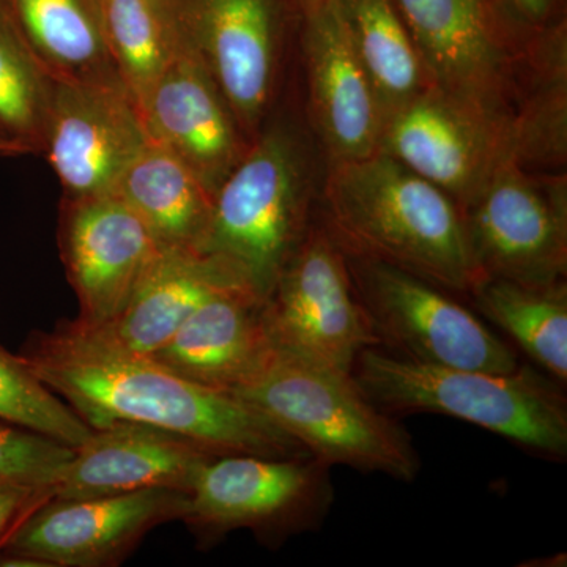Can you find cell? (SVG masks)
I'll use <instances>...</instances> for the list:
<instances>
[{"label":"cell","mask_w":567,"mask_h":567,"mask_svg":"<svg viewBox=\"0 0 567 567\" xmlns=\"http://www.w3.org/2000/svg\"><path fill=\"white\" fill-rule=\"evenodd\" d=\"M0 417L76 450L93 429L33 374L20 354L0 344Z\"/></svg>","instance_id":"cell-28"},{"label":"cell","mask_w":567,"mask_h":567,"mask_svg":"<svg viewBox=\"0 0 567 567\" xmlns=\"http://www.w3.org/2000/svg\"><path fill=\"white\" fill-rule=\"evenodd\" d=\"M379 151L464 208L511 156L506 126L429 87L383 122Z\"/></svg>","instance_id":"cell-13"},{"label":"cell","mask_w":567,"mask_h":567,"mask_svg":"<svg viewBox=\"0 0 567 567\" xmlns=\"http://www.w3.org/2000/svg\"><path fill=\"white\" fill-rule=\"evenodd\" d=\"M104 39L118 76L140 103L182 50L171 0H99Z\"/></svg>","instance_id":"cell-26"},{"label":"cell","mask_w":567,"mask_h":567,"mask_svg":"<svg viewBox=\"0 0 567 567\" xmlns=\"http://www.w3.org/2000/svg\"><path fill=\"white\" fill-rule=\"evenodd\" d=\"M31 155V152L24 147V145L18 144V142L9 140L0 133V156H21Z\"/></svg>","instance_id":"cell-32"},{"label":"cell","mask_w":567,"mask_h":567,"mask_svg":"<svg viewBox=\"0 0 567 567\" xmlns=\"http://www.w3.org/2000/svg\"><path fill=\"white\" fill-rule=\"evenodd\" d=\"M496 2L514 14L517 20L532 25L547 22L555 6V0H496Z\"/></svg>","instance_id":"cell-31"},{"label":"cell","mask_w":567,"mask_h":567,"mask_svg":"<svg viewBox=\"0 0 567 567\" xmlns=\"http://www.w3.org/2000/svg\"><path fill=\"white\" fill-rule=\"evenodd\" d=\"M74 456V447L0 417V487L51 496Z\"/></svg>","instance_id":"cell-29"},{"label":"cell","mask_w":567,"mask_h":567,"mask_svg":"<svg viewBox=\"0 0 567 567\" xmlns=\"http://www.w3.org/2000/svg\"><path fill=\"white\" fill-rule=\"evenodd\" d=\"M374 85L383 118L432 87L394 0H331Z\"/></svg>","instance_id":"cell-24"},{"label":"cell","mask_w":567,"mask_h":567,"mask_svg":"<svg viewBox=\"0 0 567 567\" xmlns=\"http://www.w3.org/2000/svg\"><path fill=\"white\" fill-rule=\"evenodd\" d=\"M305 17L311 110L331 163L374 155L385 118L333 2L324 0Z\"/></svg>","instance_id":"cell-19"},{"label":"cell","mask_w":567,"mask_h":567,"mask_svg":"<svg viewBox=\"0 0 567 567\" xmlns=\"http://www.w3.org/2000/svg\"><path fill=\"white\" fill-rule=\"evenodd\" d=\"M50 95L51 78L0 7V133L40 153Z\"/></svg>","instance_id":"cell-27"},{"label":"cell","mask_w":567,"mask_h":567,"mask_svg":"<svg viewBox=\"0 0 567 567\" xmlns=\"http://www.w3.org/2000/svg\"><path fill=\"white\" fill-rule=\"evenodd\" d=\"M462 213L481 278L522 284L565 281V175L540 174L507 158Z\"/></svg>","instance_id":"cell-7"},{"label":"cell","mask_w":567,"mask_h":567,"mask_svg":"<svg viewBox=\"0 0 567 567\" xmlns=\"http://www.w3.org/2000/svg\"><path fill=\"white\" fill-rule=\"evenodd\" d=\"M137 106L148 137L188 164L212 194L251 144L212 74L185 43Z\"/></svg>","instance_id":"cell-16"},{"label":"cell","mask_w":567,"mask_h":567,"mask_svg":"<svg viewBox=\"0 0 567 567\" xmlns=\"http://www.w3.org/2000/svg\"><path fill=\"white\" fill-rule=\"evenodd\" d=\"M275 347L265 301L244 286L204 301L151 358L197 385L234 393Z\"/></svg>","instance_id":"cell-20"},{"label":"cell","mask_w":567,"mask_h":567,"mask_svg":"<svg viewBox=\"0 0 567 567\" xmlns=\"http://www.w3.org/2000/svg\"><path fill=\"white\" fill-rule=\"evenodd\" d=\"M481 315L502 328L559 385L567 383V286L483 278L472 292Z\"/></svg>","instance_id":"cell-25"},{"label":"cell","mask_w":567,"mask_h":567,"mask_svg":"<svg viewBox=\"0 0 567 567\" xmlns=\"http://www.w3.org/2000/svg\"><path fill=\"white\" fill-rule=\"evenodd\" d=\"M432 87L511 134L518 61L496 0H394Z\"/></svg>","instance_id":"cell-9"},{"label":"cell","mask_w":567,"mask_h":567,"mask_svg":"<svg viewBox=\"0 0 567 567\" xmlns=\"http://www.w3.org/2000/svg\"><path fill=\"white\" fill-rule=\"evenodd\" d=\"M303 148L284 126L257 134L213 194L197 249L234 265L262 300L309 227Z\"/></svg>","instance_id":"cell-5"},{"label":"cell","mask_w":567,"mask_h":567,"mask_svg":"<svg viewBox=\"0 0 567 567\" xmlns=\"http://www.w3.org/2000/svg\"><path fill=\"white\" fill-rule=\"evenodd\" d=\"M275 344L352 375L360 353L380 347L354 290L344 249L324 226H311L265 300Z\"/></svg>","instance_id":"cell-8"},{"label":"cell","mask_w":567,"mask_h":567,"mask_svg":"<svg viewBox=\"0 0 567 567\" xmlns=\"http://www.w3.org/2000/svg\"><path fill=\"white\" fill-rule=\"evenodd\" d=\"M189 495L151 488L89 498H47L25 514L0 551L47 567L117 565L152 528L185 520Z\"/></svg>","instance_id":"cell-11"},{"label":"cell","mask_w":567,"mask_h":567,"mask_svg":"<svg viewBox=\"0 0 567 567\" xmlns=\"http://www.w3.org/2000/svg\"><path fill=\"white\" fill-rule=\"evenodd\" d=\"M162 249L147 224L115 194L69 200L62 252L80 303L73 323L96 328L121 315Z\"/></svg>","instance_id":"cell-15"},{"label":"cell","mask_w":567,"mask_h":567,"mask_svg":"<svg viewBox=\"0 0 567 567\" xmlns=\"http://www.w3.org/2000/svg\"><path fill=\"white\" fill-rule=\"evenodd\" d=\"M50 496L28 488L0 487V548L25 514Z\"/></svg>","instance_id":"cell-30"},{"label":"cell","mask_w":567,"mask_h":567,"mask_svg":"<svg viewBox=\"0 0 567 567\" xmlns=\"http://www.w3.org/2000/svg\"><path fill=\"white\" fill-rule=\"evenodd\" d=\"M354 383L386 412L439 413L480 425L540 456H567V406L558 385L527 364L487 372L421 363L380 347L354 361Z\"/></svg>","instance_id":"cell-3"},{"label":"cell","mask_w":567,"mask_h":567,"mask_svg":"<svg viewBox=\"0 0 567 567\" xmlns=\"http://www.w3.org/2000/svg\"><path fill=\"white\" fill-rule=\"evenodd\" d=\"M112 194L136 212L163 248H197L210 218L213 194L188 164L153 140L134 156Z\"/></svg>","instance_id":"cell-22"},{"label":"cell","mask_w":567,"mask_h":567,"mask_svg":"<svg viewBox=\"0 0 567 567\" xmlns=\"http://www.w3.org/2000/svg\"><path fill=\"white\" fill-rule=\"evenodd\" d=\"M0 7L51 81H122L99 0H0Z\"/></svg>","instance_id":"cell-21"},{"label":"cell","mask_w":567,"mask_h":567,"mask_svg":"<svg viewBox=\"0 0 567 567\" xmlns=\"http://www.w3.org/2000/svg\"><path fill=\"white\" fill-rule=\"evenodd\" d=\"M298 2H300L301 9H303L306 13V11L316 9V7L320 6L324 0H298Z\"/></svg>","instance_id":"cell-33"},{"label":"cell","mask_w":567,"mask_h":567,"mask_svg":"<svg viewBox=\"0 0 567 567\" xmlns=\"http://www.w3.org/2000/svg\"><path fill=\"white\" fill-rule=\"evenodd\" d=\"M183 43L204 63L246 136L259 134L278 66L275 0H171Z\"/></svg>","instance_id":"cell-14"},{"label":"cell","mask_w":567,"mask_h":567,"mask_svg":"<svg viewBox=\"0 0 567 567\" xmlns=\"http://www.w3.org/2000/svg\"><path fill=\"white\" fill-rule=\"evenodd\" d=\"M20 357L92 429L152 425L216 456H311L244 399L189 382L151 357L103 349L66 323L54 333L33 334Z\"/></svg>","instance_id":"cell-1"},{"label":"cell","mask_w":567,"mask_h":567,"mask_svg":"<svg viewBox=\"0 0 567 567\" xmlns=\"http://www.w3.org/2000/svg\"><path fill=\"white\" fill-rule=\"evenodd\" d=\"M148 140L122 81H51L41 152L69 200L112 194Z\"/></svg>","instance_id":"cell-12"},{"label":"cell","mask_w":567,"mask_h":567,"mask_svg":"<svg viewBox=\"0 0 567 567\" xmlns=\"http://www.w3.org/2000/svg\"><path fill=\"white\" fill-rule=\"evenodd\" d=\"M536 41V40H535ZM527 84L516 92L511 156L527 169L565 164L567 145V43L565 25L546 31L527 54Z\"/></svg>","instance_id":"cell-23"},{"label":"cell","mask_w":567,"mask_h":567,"mask_svg":"<svg viewBox=\"0 0 567 567\" xmlns=\"http://www.w3.org/2000/svg\"><path fill=\"white\" fill-rule=\"evenodd\" d=\"M244 286L251 284L221 257L193 246L163 248L121 315L96 328L66 327L103 349L151 357L204 301Z\"/></svg>","instance_id":"cell-17"},{"label":"cell","mask_w":567,"mask_h":567,"mask_svg":"<svg viewBox=\"0 0 567 567\" xmlns=\"http://www.w3.org/2000/svg\"><path fill=\"white\" fill-rule=\"evenodd\" d=\"M346 257L380 347L421 363L487 372L520 368L516 350L443 287L380 260Z\"/></svg>","instance_id":"cell-6"},{"label":"cell","mask_w":567,"mask_h":567,"mask_svg":"<svg viewBox=\"0 0 567 567\" xmlns=\"http://www.w3.org/2000/svg\"><path fill=\"white\" fill-rule=\"evenodd\" d=\"M186 436L134 423L93 429L74 450L50 498H89L167 488L189 494L197 473L215 457Z\"/></svg>","instance_id":"cell-18"},{"label":"cell","mask_w":567,"mask_h":567,"mask_svg":"<svg viewBox=\"0 0 567 567\" xmlns=\"http://www.w3.org/2000/svg\"><path fill=\"white\" fill-rule=\"evenodd\" d=\"M327 227L346 252L380 260L453 292L480 281L461 205L386 153L331 163Z\"/></svg>","instance_id":"cell-2"},{"label":"cell","mask_w":567,"mask_h":567,"mask_svg":"<svg viewBox=\"0 0 567 567\" xmlns=\"http://www.w3.org/2000/svg\"><path fill=\"white\" fill-rule=\"evenodd\" d=\"M324 464L415 480L412 439L372 404L353 377L276 346L262 368L234 391Z\"/></svg>","instance_id":"cell-4"},{"label":"cell","mask_w":567,"mask_h":567,"mask_svg":"<svg viewBox=\"0 0 567 567\" xmlns=\"http://www.w3.org/2000/svg\"><path fill=\"white\" fill-rule=\"evenodd\" d=\"M330 465L312 456L224 454L205 462L185 522L204 532H305L322 525L334 494Z\"/></svg>","instance_id":"cell-10"}]
</instances>
